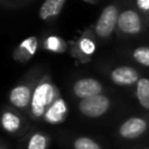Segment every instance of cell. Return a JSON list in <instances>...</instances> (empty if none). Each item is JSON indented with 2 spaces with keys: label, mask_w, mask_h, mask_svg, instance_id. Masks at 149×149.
<instances>
[{
  "label": "cell",
  "mask_w": 149,
  "mask_h": 149,
  "mask_svg": "<svg viewBox=\"0 0 149 149\" xmlns=\"http://www.w3.org/2000/svg\"><path fill=\"white\" fill-rule=\"evenodd\" d=\"M37 45H38V40L36 36H30V37L23 40L15 48L13 58L17 62L26 63L35 55V52L37 51Z\"/></svg>",
  "instance_id": "9"
},
{
  "label": "cell",
  "mask_w": 149,
  "mask_h": 149,
  "mask_svg": "<svg viewBox=\"0 0 149 149\" xmlns=\"http://www.w3.org/2000/svg\"><path fill=\"white\" fill-rule=\"evenodd\" d=\"M149 122L147 119L141 116H130L125 120L118 129V134L123 140H135L148 130Z\"/></svg>",
  "instance_id": "5"
},
{
  "label": "cell",
  "mask_w": 149,
  "mask_h": 149,
  "mask_svg": "<svg viewBox=\"0 0 149 149\" xmlns=\"http://www.w3.org/2000/svg\"><path fill=\"white\" fill-rule=\"evenodd\" d=\"M1 149H6V148H5V147H3V146H2V147H1Z\"/></svg>",
  "instance_id": "22"
},
{
  "label": "cell",
  "mask_w": 149,
  "mask_h": 149,
  "mask_svg": "<svg viewBox=\"0 0 149 149\" xmlns=\"http://www.w3.org/2000/svg\"><path fill=\"white\" fill-rule=\"evenodd\" d=\"M44 48L51 52H64L66 50V44L58 36H49L44 41Z\"/></svg>",
  "instance_id": "16"
},
{
  "label": "cell",
  "mask_w": 149,
  "mask_h": 149,
  "mask_svg": "<svg viewBox=\"0 0 149 149\" xmlns=\"http://www.w3.org/2000/svg\"><path fill=\"white\" fill-rule=\"evenodd\" d=\"M102 91H104V85L98 79L91 77L79 78L72 85V93L80 100L94 95H99L102 93Z\"/></svg>",
  "instance_id": "6"
},
{
  "label": "cell",
  "mask_w": 149,
  "mask_h": 149,
  "mask_svg": "<svg viewBox=\"0 0 149 149\" xmlns=\"http://www.w3.org/2000/svg\"><path fill=\"white\" fill-rule=\"evenodd\" d=\"M65 2L66 0H44V2L42 3L38 10L40 19L43 21L54 20L61 14Z\"/></svg>",
  "instance_id": "11"
},
{
  "label": "cell",
  "mask_w": 149,
  "mask_h": 149,
  "mask_svg": "<svg viewBox=\"0 0 149 149\" xmlns=\"http://www.w3.org/2000/svg\"><path fill=\"white\" fill-rule=\"evenodd\" d=\"M68 115V106L66 102L59 97L54 104L52 106L48 109V112L45 113L43 120L50 125H56V123H61L66 119Z\"/></svg>",
  "instance_id": "10"
},
{
  "label": "cell",
  "mask_w": 149,
  "mask_h": 149,
  "mask_svg": "<svg viewBox=\"0 0 149 149\" xmlns=\"http://www.w3.org/2000/svg\"><path fill=\"white\" fill-rule=\"evenodd\" d=\"M111 99L106 94L101 93L99 95L81 99L78 104V109L84 116L90 119H97L106 114L107 111L111 108Z\"/></svg>",
  "instance_id": "3"
},
{
  "label": "cell",
  "mask_w": 149,
  "mask_h": 149,
  "mask_svg": "<svg viewBox=\"0 0 149 149\" xmlns=\"http://www.w3.org/2000/svg\"><path fill=\"white\" fill-rule=\"evenodd\" d=\"M48 147L49 137L41 132L34 133L27 142V149H48Z\"/></svg>",
  "instance_id": "15"
},
{
  "label": "cell",
  "mask_w": 149,
  "mask_h": 149,
  "mask_svg": "<svg viewBox=\"0 0 149 149\" xmlns=\"http://www.w3.org/2000/svg\"><path fill=\"white\" fill-rule=\"evenodd\" d=\"M2 1H5V0H2ZM8 1H9V2H10V0H8Z\"/></svg>",
  "instance_id": "24"
},
{
  "label": "cell",
  "mask_w": 149,
  "mask_h": 149,
  "mask_svg": "<svg viewBox=\"0 0 149 149\" xmlns=\"http://www.w3.org/2000/svg\"><path fill=\"white\" fill-rule=\"evenodd\" d=\"M111 80L119 86H129L136 84L140 79V74L136 69L128 65H121L114 68L109 73Z\"/></svg>",
  "instance_id": "8"
},
{
  "label": "cell",
  "mask_w": 149,
  "mask_h": 149,
  "mask_svg": "<svg viewBox=\"0 0 149 149\" xmlns=\"http://www.w3.org/2000/svg\"><path fill=\"white\" fill-rule=\"evenodd\" d=\"M33 92L34 88L29 83H21L10 90L8 94V100L10 105L14 106L16 109L23 111L30 107Z\"/></svg>",
  "instance_id": "7"
},
{
  "label": "cell",
  "mask_w": 149,
  "mask_h": 149,
  "mask_svg": "<svg viewBox=\"0 0 149 149\" xmlns=\"http://www.w3.org/2000/svg\"><path fill=\"white\" fill-rule=\"evenodd\" d=\"M1 126L5 132L9 134H15L21 129L22 121L16 113L9 109H5L1 115Z\"/></svg>",
  "instance_id": "13"
},
{
  "label": "cell",
  "mask_w": 149,
  "mask_h": 149,
  "mask_svg": "<svg viewBox=\"0 0 149 149\" xmlns=\"http://www.w3.org/2000/svg\"><path fill=\"white\" fill-rule=\"evenodd\" d=\"M12 1H20V0H10V2ZM23 1H28V0H23Z\"/></svg>",
  "instance_id": "21"
},
{
  "label": "cell",
  "mask_w": 149,
  "mask_h": 149,
  "mask_svg": "<svg viewBox=\"0 0 149 149\" xmlns=\"http://www.w3.org/2000/svg\"><path fill=\"white\" fill-rule=\"evenodd\" d=\"M84 1H86V2H95L97 0H84Z\"/></svg>",
  "instance_id": "20"
},
{
  "label": "cell",
  "mask_w": 149,
  "mask_h": 149,
  "mask_svg": "<svg viewBox=\"0 0 149 149\" xmlns=\"http://www.w3.org/2000/svg\"><path fill=\"white\" fill-rule=\"evenodd\" d=\"M119 14L120 12L115 3H109L101 10L94 24V34L100 40H106L113 34L118 24Z\"/></svg>",
  "instance_id": "2"
},
{
  "label": "cell",
  "mask_w": 149,
  "mask_h": 149,
  "mask_svg": "<svg viewBox=\"0 0 149 149\" xmlns=\"http://www.w3.org/2000/svg\"><path fill=\"white\" fill-rule=\"evenodd\" d=\"M133 58L135 62L143 66H149V47H137L133 51Z\"/></svg>",
  "instance_id": "18"
},
{
  "label": "cell",
  "mask_w": 149,
  "mask_h": 149,
  "mask_svg": "<svg viewBox=\"0 0 149 149\" xmlns=\"http://www.w3.org/2000/svg\"><path fill=\"white\" fill-rule=\"evenodd\" d=\"M116 28L125 35H137L142 31L143 21L141 15L132 8H126L120 12Z\"/></svg>",
  "instance_id": "4"
},
{
  "label": "cell",
  "mask_w": 149,
  "mask_h": 149,
  "mask_svg": "<svg viewBox=\"0 0 149 149\" xmlns=\"http://www.w3.org/2000/svg\"><path fill=\"white\" fill-rule=\"evenodd\" d=\"M143 149H149V147H147V148H143Z\"/></svg>",
  "instance_id": "23"
},
{
  "label": "cell",
  "mask_w": 149,
  "mask_h": 149,
  "mask_svg": "<svg viewBox=\"0 0 149 149\" xmlns=\"http://www.w3.org/2000/svg\"><path fill=\"white\" fill-rule=\"evenodd\" d=\"M135 2L140 13L147 21H149V0H135Z\"/></svg>",
  "instance_id": "19"
},
{
  "label": "cell",
  "mask_w": 149,
  "mask_h": 149,
  "mask_svg": "<svg viewBox=\"0 0 149 149\" xmlns=\"http://www.w3.org/2000/svg\"><path fill=\"white\" fill-rule=\"evenodd\" d=\"M136 98L144 109H149V78L142 77L136 83Z\"/></svg>",
  "instance_id": "14"
},
{
  "label": "cell",
  "mask_w": 149,
  "mask_h": 149,
  "mask_svg": "<svg viewBox=\"0 0 149 149\" xmlns=\"http://www.w3.org/2000/svg\"><path fill=\"white\" fill-rule=\"evenodd\" d=\"M58 98L59 94L57 87L52 84V81L47 77L41 79L33 92V98L29 107L31 118L35 120L43 119L48 109Z\"/></svg>",
  "instance_id": "1"
},
{
  "label": "cell",
  "mask_w": 149,
  "mask_h": 149,
  "mask_svg": "<svg viewBox=\"0 0 149 149\" xmlns=\"http://www.w3.org/2000/svg\"><path fill=\"white\" fill-rule=\"evenodd\" d=\"M74 50H76V56L80 58L81 62H87L90 57L94 54V50H95L94 41L86 34L78 40Z\"/></svg>",
  "instance_id": "12"
},
{
  "label": "cell",
  "mask_w": 149,
  "mask_h": 149,
  "mask_svg": "<svg viewBox=\"0 0 149 149\" xmlns=\"http://www.w3.org/2000/svg\"><path fill=\"white\" fill-rule=\"evenodd\" d=\"M73 149H101L100 144L91 137L79 136L72 143Z\"/></svg>",
  "instance_id": "17"
}]
</instances>
